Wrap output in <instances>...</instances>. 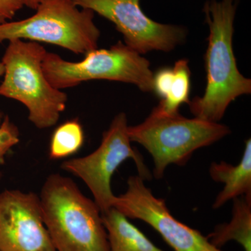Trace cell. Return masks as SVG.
<instances>
[{"instance_id":"6da1fadb","label":"cell","mask_w":251,"mask_h":251,"mask_svg":"<svg viewBox=\"0 0 251 251\" xmlns=\"http://www.w3.org/2000/svg\"><path fill=\"white\" fill-rule=\"evenodd\" d=\"M237 6V0H208L203 8L209 30L204 57L206 85L202 97L188 104L194 117L206 121H221L229 104L251 93V80L238 69L232 46Z\"/></svg>"},{"instance_id":"7a4b0ae2","label":"cell","mask_w":251,"mask_h":251,"mask_svg":"<svg viewBox=\"0 0 251 251\" xmlns=\"http://www.w3.org/2000/svg\"><path fill=\"white\" fill-rule=\"evenodd\" d=\"M39 198L56 251H109L101 211L70 178L50 175Z\"/></svg>"},{"instance_id":"3957f363","label":"cell","mask_w":251,"mask_h":251,"mask_svg":"<svg viewBox=\"0 0 251 251\" xmlns=\"http://www.w3.org/2000/svg\"><path fill=\"white\" fill-rule=\"evenodd\" d=\"M130 141L140 144L152 158L153 175L161 179L170 165L184 166L199 149L210 146L231 133L219 122L167 113L158 106L142 123L128 126Z\"/></svg>"},{"instance_id":"277c9868","label":"cell","mask_w":251,"mask_h":251,"mask_svg":"<svg viewBox=\"0 0 251 251\" xmlns=\"http://www.w3.org/2000/svg\"><path fill=\"white\" fill-rule=\"evenodd\" d=\"M9 42L1 59L4 76L0 96L25 105L28 119L36 128L53 126L66 109L68 97L46 78L42 64L47 51L34 41L14 39Z\"/></svg>"},{"instance_id":"5b68a950","label":"cell","mask_w":251,"mask_h":251,"mask_svg":"<svg viewBox=\"0 0 251 251\" xmlns=\"http://www.w3.org/2000/svg\"><path fill=\"white\" fill-rule=\"evenodd\" d=\"M36 10L26 19L0 24V44L27 39L60 46L77 54L98 48L100 32L92 10L78 9L72 0H41Z\"/></svg>"},{"instance_id":"8992f818","label":"cell","mask_w":251,"mask_h":251,"mask_svg":"<svg viewBox=\"0 0 251 251\" xmlns=\"http://www.w3.org/2000/svg\"><path fill=\"white\" fill-rule=\"evenodd\" d=\"M42 67L50 85L59 90L86 81L106 80L133 84L143 92H153V73L148 59L122 41L108 49L91 50L77 62L47 52Z\"/></svg>"},{"instance_id":"52a82bcc","label":"cell","mask_w":251,"mask_h":251,"mask_svg":"<svg viewBox=\"0 0 251 251\" xmlns=\"http://www.w3.org/2000/svg\"><path fill=\"white\" fill-rule=\"evenodd\" d=\"M128 128L126 115L120 112L103 133L101 143L95 151L86 156L68 160L61 166L62 170L87 185L101 214L112 207L115 196L112 191V176L127 159L134 161L138 175L145 181L151 179L143 157L131 146Z\"/></svg>"},{"instance_id":"ba28073f","label":"cell","mask_w":251,"mask_h":251,"mask_svg":"<svg viewBox=\"0 0 251 251\" xmlns=\"http://www.w3.org/2000/svg\"><path fill=\"white\" fill-rule=\"evenodd\" d=\"M77 7L88 9L113 23L126 45L143 54L151 51L171 52L186 41V27L163 24L148 17L140 0H72Z\"/></svg>"},{"instance_id":"9c48e42d","label":"cell","mask_w":251,"mask_h":251,"mask_svg":"<svg viewBox=\"0 0 251 251\" xmlns=\"http://www.w3.org/2000/svg\"><path fill=\"white\" fill-rule=\"evenodd\" d=\"M112 207L128 219L150 225L175 251H224L213 246L198 229L172 215L164 200L156 198L139 175L128 178L126 191L115 196Z\"/></svg>"},{"instance_id":"30bf717a","label":"cell","mask_w":251,"mask_h":251,"mask_svg":"<svg viewBox=\"0 0 251 251\" xmlns=\"http://www.w3.org/2000/svg\"><path fill=\"white\" fill-rule=\"evenodd\" d=\"M0 251H56L37 195L19 190L0 193Z\"/></svg>"},{"instance_id":"8fae6325","label":"cell","mask_w":251,"mask_h":251,"mask_svg":"<svg viewBox=\"0 0 251 251\" xmlns=\"http://www.w3.org/2000/svg\"><path fill=\"white\" fill-rule=\"evenodd\" d=\"M209 175L216 182L223 183L224 187L216 196L213 209L222 207L235 198L245 196L251 198V140L246 141L242 159L237 166L226 162H213L209 166Z\"/></svg>"},{"instance_id":"7c38bea8","label":"cell","mask_w":251,"mask_h":251,"mask_svg":"<svg viewBox=\"0 0 251 251\" xmlns=\"http://www.w3.org/2000/svg\"><path fill=\"white\" fill-rule=\"evenodd\" d=\"M109 251H164L155 246L115 208L102 213Z\"/></svg>"},{"instance_id":"4fadbf2b","label":"cell","mask_w":251,"mask_h":251,"mask_svg":"<svg viewBox=\"0 0 251 251\" xmlns=\"http://www.w3.org/2000/svg\"><path fill=\"white\" fill-rule=\"evenodd\" d=\"M206 237L218 249L235 241L244 251H251V198L241 196L234 199L230 221L216 226Z\"/></svg>"},{"instance_id":"5bb4252c","label":"cell","mask_w":251,"mask_h":251,"mask_svg":"<svg viewBox=\"0 0 251 251\" xmlns=\"http://www.w3.org/2000/svg\"><path fill=\"white\" fill-rule=\"evenodd\" d=\"M85 141L83 128L77 120H68L54 130L50 143L49 157L62 159L76 153Z\"/></svg>"},{"instance_id":"9a60e30c","label":"cell","mask_w":251,"mask_h":251,"mask_svg":"<svg viewBox=\"0 0 251 251\" xmlns=\"http://www.w3.org/2000/svg\"><path fill=\"white\" fill-rule=\"evenodd\" d=\"M174 75L166 97L157 106L167 113L179 112L182 104L189 102L191 88V71L187 59H181L175 62L173 68Z\"/></svg>"},{"instance_id":"2e32d148","label":"cell","mask_w":251,"mask_h":251,"mask_svg":"<svg viewBox=\"0 0 251 251\" xmlns=\"http://www.w3.org/2000/svg\"><path fill=\"white\" fill-rule=\"evenodd\" d=\"M0 125V165L5 162V156L20 141V132L8 115L4 117Z\"/></svg>"},{"instance_id":"e0dca14e","label":"cell","mask_w":251,"mask_h":251,"mask_svg":"<svg viewBox=\"0 0 251 251\" xmlns=\"http://www.w3.org/2000/svg\"><path fill=\"white\" fill-rule=\"evenodd\" d=\"M23 6L24 0H0V24L12 20Z\"/></svg>"},{"instance_id":"ac0fdd59","label":"cell","mask_w":251,"mask_h":251,"mask_svg":"<svg viewBox=\"0 0 251 251\" xmlns=\"http://www.w3.org/2000/svg\"><path fill=\"white\" fill-rule=\"evenodd\" d=\"M40 1L41 0H24V4L31 9L36 10Z\"/></svg>"},{"instance_id":"d6986e66","label":"cell","mask_w":251,"mask_h":251,"mask_svg":"<svg viewBox=\"0 0 251 251\" xmlns=\"http://www.w3.org/2000/svg\"><path fill=\"white\" fill-rule=\"evenodd\" d=\"M4 64L2 62H0V77L4 75ZM3 118H4V115H3L2 112L0 111V123L2 121Z\"/></svg>"},{"instance_id":"ffe728a7","label":"cell","mask_w":251,"mask_h":251,"mask_svg":"<svg viewBox=\"0 0 251 251\" xmlns=\"http://www.w3.org/2000/svg\"><path fill=\"white\" fill-rule=\"evenodd\" d=\"M1 173H0V179H1Z\"/></svg>"},{"instance_id":"44dd1931","label":"cell","mask_w":251,"mask_h":251,"mask_svg":"<svg viewBox=\"0 0 251 251\" xmlns=\"http://www.w3.org/2000/svg\"></svg>"}]
</instances>
